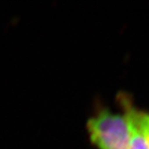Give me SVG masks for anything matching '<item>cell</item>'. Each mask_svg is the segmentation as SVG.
I'll list each match as a JSON object with an SVG mask.
<instances>
[{
	"label": "cell",
	"instance_id": "1",
	"mask_svg": "<svg viewBox=\"0 0 149 149\" xmlns=\"http://www.w3.org/2000/svg\"><path fill=\"white\" fill-rule=\"evenodd\" d=\"M87 131L97 149H130V129L125 115L102 109L88 120Z\"/></svg>",
	"mask_w": 149,
	"mask_h": 149
},
{
	"label": "cell",
	"instance_id": "2",
	"mask_svg": "<svg viewBox=\"0 0 149 149\" xmlns=\"http://www.w3.org/2000/svg\"><path fill=\"white\" fill-rule=\"evenodd\" d=\"M122 102L130 129V149H149V137L144 127L146 113L136 110L126 99H123Z\"/></svg>",
	"mask_w": 149,
	"mask_h": 149
},
{
	"label": "cell",
	"instance_id": "3",
	"mask_svg": "<svg viewBox=\"0 0 149 149\" xmlns=\"http://www.w3.org/2000/svg\"><path fill=\"white\" fill-rule=\"evenodd\" d=\"M144 127L149 137V114H145V118H144Z\"/></svg>",
	"mask_w": 149,
	"mask_h": 149
}]
</instances>
